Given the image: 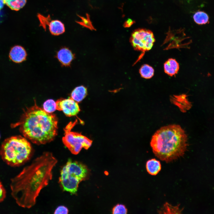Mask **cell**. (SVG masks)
Masks as SVG:
<instances>
[{"label":"cell","instance_id":"obj_17","mask_svg":"<svg viewBox=\"0 0 214 214\" xmlns=\"http://www.w3.org/2000/svg\"><path fill=\"white\" fill-rule=\"evenodd\" d=\"M182 210L179 209L178 205L173 206L166 202L158 212L160 213H180Z\"/></svg>","mask_w":214,"mask_h":214},{"label":"cell","instance_id":"obj_26","mask_svg":"<svg viewBox=\"0 0 214 214\" xmlns=\"http://www.w3.org/2000/svg\"><path fill=\"white\" fill-rule=\"evenodd\" d=\"M0 137H1V136H0Z\"/></svg>","mask_w":214,"mask_h":214},{"label":"cell","instance_id":"obj_9","mask_svg":"<svg viewBox=\"0 0 214 214\" xmlns=\"http://www.w3.org/2000/svg\"><path fill=\"white\" fill-rule=\"evenodd\" d=\"M56 57L63 66H70L71 63L75 58V55L68 48L64 47L57 52Z\"/></svg>","mask_w":214,"mask_h":214},{"label":"cell","instance_id":"obj_14","mask_svg":"<svg viewBox=\"0 0 214 214\" xmlns=\"http://www.w3.org/2000/svg\"><path fill=\"white\" fill-rule=\"evenodd\" d=\"M146 169L150 174L155 175L157 174L161 169L160 162L155 159H152L147 161L146 163Z\"/></svg>","mask_w":214,"mask_h":214},{"label":"cell","instance_id":"obj_21","mask_svg":"<svg viewBox=\"0 0 214 214\" xmlns=\"http://www.w3.org/2000/svg\"><path fill=\"white\" fill-rule=\"evenodd\" d=\"M37 17L40 22V26H42L45 31L46 30V26L48 25L51 21V18L49 15L45 17L40 14H38Z\"/></svg>","mask_w":214,"mask_h":214},{"label":"cell","instance_id":"obj_23","mask_svg":"<svg viewBox=\"0 0 214 214\" xmlns=\"http://www.w3.org/2000/svg\"><path fill=\"white\" fill-rule=\"evenodd\" d=\"M68 213V209L66 207L63 205H60L56 208L54 213L55 214H67Z\"/></svg>","mask_w":214,"mask_h":214},{"label":"cell","instance_id":"obj_18","mask_svg":"<svg viewBox=\"0 0 214 214\" xmlns=\"http://www.w3.org/2000/svg\"><path fill=\"white\" fill-rule=\"evenodd\" d=\"M193 18L195 22L199 24H205L207 23L209 20L208 15L202 11H198L193 16Z\"/></svg>","mask_w":214,"mask_h":214},{"label":"cell","instance_id":"obj_16","mask_svg":"<svg viewBox=\"0 0 214 214\" xmlns=\"http://www.w3.org/2000/svg\"><path fill=\"white\" fill-rule=\"evenodd\" d=\"M139 72L142 77L145 79H150L153 76L154 70L151 66L144 64L141 67Z\"/></svg>","mask_w":214,"mask_h":214},{"label":"cell","instance_id":"obj_5","mask_svg":"<svg viewBox=\"0 0 214 214\" xmlns=\"http://www.w3.org/2000/svg\"><path fill=\"white\" fill-rule=\"evenodd\" d=\"M90 174V170L86 165L69 159L61 170L59 183L63 191L75 194L80 182L88 179Z\"/></svg>","mask_w":214,"mask_h":214},{"label":"cell","instance_id":"obj_12","mask_svg":"<svg viewBox=\"0 0 214 214\" xmlns=\"http://www.w3.org/2000/svg\"><path fill=\"white\" fill-rule=\"evenodd\" d=\"M164 70L166 73L170 76L177 74L179 68L178 63L174 59H169L164 64Z\"/></svg>","mask_w":214,"mask_h":214},{"label":"cell","instance_id":"obj_27","mask_svg":"<svg viewBox=\"0 0 214 214\" xmlns=\"http://www.w3.org/2000/svg\"><path fill=\"white\" fill-rule=\"evenodd\" d=\"M4 0V1H5L6 0ZM4 3H5V2H4Z\"/></svg>","mask_w":214,"mask_h":214},{"label":"cell","instance_id":"obj_19","mask_svg":"<svg viewBox=\"0 0 214 214\" xmlns=\"http://www.w3.org/2000/svg\"><path fill=\"white\" fill-rule=\"evenodd\" d=\"M43 108L47 112L52 113L56 110V102L52 99H48L44 102Z\"/></svg>","mask_w":214,"mask_h":214},{"label":"cell","instance_id":"obj_15","mask_svg":"<svg viewBox=\"0 0 214 214\" xmlns=\"http://www.w3.org/2000/svg\"><path fill=\"white\" fill-rule=\"evenodd\" d=\"M26 0H6L5 4L11 10L18 11L25 5Z\"/></svg>","mask_w":214,"mask_h":214},{"label":"cell","instance_id":"obj_10","mask_svg":"<svg viewBox=\"0 0 214 214\" xmlns=\"http://www.w3.org/2000/svg\"><path fill=\"white\" fill-rule=\"evenodd\" d=\"M26 53L22 47L16 45L12 47L9 54V57L13 62H21L26 59Z\"/></svg>","mask_w":214,"mask_h":214},{"label":"cell","instance_id":"obj_1","mask_svg":"<svg viewBox=\"0 0 214 214\" xmlns=\"http://www.w3.org/2000/svg\"><path fill=\"white\" fill-rule=\"evenodd\" d=\"M57 162L52 153L44 152L12 179L11 194L19 206L29 209L35 205L40 191L52 180Z\"/></svg>","mask_w":214,"mask_h":214},{"label":"cell","instance_id":"obj_24","mask_svg":"<svg viewBox=\"0 0 214 214\" xmlns=\"http://www.w3.org/2000/svg\"><path fill=\"white\" fill-rule=\"evenodd\" d=\"M6 196V191L0 180V202H3Z\"/></svg>","mask_w":214,"mask_h":214},{"label":"cell","instance_id":"obj_8","mask_svg":"<svg viewBox=\"0 0 214 214\" xmlns=\"http://www.w3.org/2000/svg\"><path fill=\"white\" fill-rule=\"evenodd\" d=\"M56 103V110L62 111L67 117L76 116L80 111L78 103L71 97L59 99Z\"/></svg>","mask_w":214,"mask_h":214},{"label":"cell","instance_id":"obj_25","mask_svg":"<svg viewBox=\"0 0 214 214\" xmlns=\"http://www.w3.org/2000/svg\"><path fill=\"white\" fill-rule=\"evenodd\" d=\"M133 23V21L130 19H128L125 23L124 26L125 27L130 26Z\"/></svg>","mask_w":214,"mask_h":214},{"label":"cell","instance_id":"obj_6","mask_svg":"<svg viewBox=\"0 0 214 214\" xmlns=\"http://www.w3.org/2000/svg\"><path fill=\"white\" fill-rule=\"evenodd\" d=\"M76 119L70 122L64 129V136L62 142L70 152L74 155L78 154L83 148L88 149L91 146L92 141L87 137L78 133L71 131L72 129L77 123Z\"/></svg>","mask_w":214,"mask_h":214},{"label":"cell","instance_id":"obj_11","mask_svg":"<svg viewBox=\"0 0 214 214\" xmlns=\"http://www.w3.org/2000/svg\"><path fill=\"white\" fill-rule=\"evenodd\" d=\"M48 26L50 33L54 35H59L62 34L65 31L64 23L59 20L51 21Z\"/></svg>","mask_w":214,"mask_h":214},{"label":"cell","instance_id":"obj_22","mask_svg":"<svg viewBox=\"0 0 214 214\" xmlns=\"http://www.w3.org/2000/svg\"><path fill=\"white\" fill-rule=\"evenodd\" d=\"M112 213L114 214H126L127 213V209L125 206L122 204H117L113 208Z\"/></svg>","mask_w":214,"mask_h":214},{"label":"cell","instance_id":"obj_28","mask_svg":"<svg viewBox=\"0 0 214 214\" xmlns=\"http://www.w3.org/2000/svg\"><path fill=\"white\" fill-rule=\"evenodd\" d=\"M0 10H1V9H0Z\"/></svg>","mask_w":214,"mask_h":214},{"label":"cell","instance_id":"obj_2","mask_svg":"<svg viewBox=\"0 0 214 214\" xmlns=\"http://www.w3.org/2000/svg\"><path fill=\"white\" fill-rule=\"evenodd\" d=\"M58 122L55 114L46 112L34 100V105L24 109L19 121L11 126L12 128L18 126L25 138L39 145L54 140L57 134Z\"/></svg>","mask_w":214,"mask_h":214},{"label":"cell","instance_id":"obj_13","mask_svg":"<svg viewBox=\"0 0 214 214\" xmlns=\"http://www.w3.org/2000/svg\"><path fill=\"white\" fill-rule=\"evenodd\" d=\"M87 88L83 86L77 87L72 91L71 97L78 103L81 102L87 95Z\"/></svg>","mask_w":214,"mask_h":214},{"label":"cell","instance_id":"obj_7","mask_svg":"<svg viewBox=\"0 0 214 214\" xmlns=\"http://www.w3.org/2000/svg\"><path fill=\"white\" fill-rule=\"evenodd\" d=\"M130 42L136 50L144 52L150 50L155 40L152 32L145 29H139L132 34Z\"/></svg>","mask_w":214,"mask_h":214},{"label":"cell","instance_id":"obj_4","mask_svg":"<svg viewBox=\"0 0 214 214\" xmlns=\"http://www.w3.org/2000/svg\"><path fill=\"white\" fill-rule=\"evenodd\" d=\"M32 153L30 143L24 137L12 136L6 139L0 148L2 159L8 165L20 166L29 160Z\"/></svg>","mask_w":214,"mask_h":214},{"label":"cell","instance_id":"obj_20","mask_svg":"<svg viewBox=\"0 0 214 214\" xmlns=\"http://www.w3.org/2000/svg\"><path fill=\"white\" fill-rule=\"evenodd\" d=\"M78 16L80 18L81 20V21H76V22L83 27L87 28L90 30H95L92 22L90 21L89 15L86 14V18H85L79 15Z\"/></svg>","mask_w":214,"mask_h":214},{"label":"cell","instance_id":"obj_3","mask_svg":"<svg viewBox=\"0 0 214 214\" xmlns=\"http://www.w3.org/2000/svg\"><path fill=\"white\" fill-rule=\"evenodd\" d=\"M150 145L158 158L169 162L184 155L188 146V137L180 125H170L161 127L155 132Z\"/></svg>","mask_w":214,"mask_h":214}]
</instances>
